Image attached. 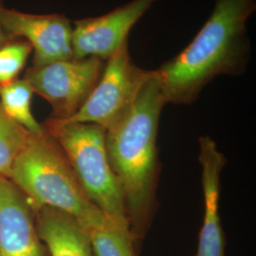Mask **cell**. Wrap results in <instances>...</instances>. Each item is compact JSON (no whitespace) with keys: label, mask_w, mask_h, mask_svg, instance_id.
<instances>
[{"label":"cell","mask_w":256,"mask_h":256,"mask_svg":"<svg viewBox=\"0 0 256 256\" xmlns=\"http://www.w3.org/2000/svg\"><path fill=\"white\" fill-rule=\"evenodd\" d=\"M0 24L7 36L22 37L34 50V66L74 58L72 25L63 14H32L0 6Z\"/></svg>","instance_id":"52a82bcc"},{"label":"cell","mask_w":256,"mask_h":256,"mask_svg":"<svg viewBox=\"0 0 256 256\" xmlns=\"http://www.w3.org/2000/svg\"><path fill=\"white\" fill-rule=\"evenodd\" d=\"M198 144L205 210L198 250L194 256H225L226 243L218 206L220 178L227 158L209 136H202L198 138Z\"/></svg>","instance_id":"30bf717a"},{"label":"cell","mask_w":256,"mask_h":256,"mask_svg":"<svg viewBox=\"0 0 256 256\" xmlns=\"http://www.w3.org/2000/svg\"><path fill=\"white\" fill-rule=\"evenodd\" d=\"M9 178L36 212L44 206L54 207L74 216L86 228L110 220L88 200L64 153L48 134L30 136Z\"/></svg>","instance_id":"3957f363"},{"label":"cell","mask_w":256,"mask_h":256,"mask_svg":"<svg viewBox=\"0 0 256 256\" xmlns=\"http://www.w3.org/2000/svg\"><path fill=\"white\" fill-rule=\"evenodd\" d=\"M6 34H5V32L3 30V28H2V26H1V24H0V46H3L4 44H5V41H6Z\"/></svg>","instance_id":"2e32d148"},{"label":"cell","mask_w":256,"mask_h":256,"mask_svg":"<svg viewBox=\"0 0 256 256\" xmlns=\"http://www.w3.org/2000/svg\"><path fill=\"white\" fill-rule=\"evenodd\" d=\"M95 256H140L129 229L108 221L106 224L86 228Z\"/></svg>","instance_id":"4fadbf2b"},{"label":"cell","mask_w":256,"mask_h":256,"mask_svg":"<svg viewBox=\"0 0 256 256\" xmlns=\"http://www.w3.org/2000/svg\"><path fill=\"white\" fill-rule=\"evenodd\" d=\"M146 74L133 62L126 40L106 60L100 81L81 110L64 122L95 124L106 130L116 126L132 108Z\"/></svg>","instance_id":"5b68a950"},{"label":"cell","mask_w":256,"mask_h":256,"mask_svg":"<svg viewBox=\"0 0 256 256\" xmlns=\"http://www.w3.org/2000/svg\"><path fill=\"white\" fill-rule=\"evenodd\" d=\"M165 104L156 70H147L132 108L106 135L108 164L124 194L129 232L138 254L158 207L162 164L156 142Z\"/></svg>","instance_id":"6da1fadb"},{"label":"cell","mask_w":256,"mask_h":256,"mask_svg":"<svg viewBox=\"0 0 256 256\" xmlns=\"http://www.w3.org/2000/svg\"><path fill=\"white\" fill-rule=\"evenodd\" d=\"M36 214L37 232L48 256H95L88 230L74 216L48 206Z\"/></svg>","instance_id":"8fae6325"},{"label":"cell","mask_w":256,"mask_h":256,"mask_svg":"<svg viewBox=\"0 0 256 256\" xmlns=\"http://www.w3.org/2000/svg\"><path fill=\"white\" fill-rule=\"evenodd\" d=\"M106 64V60L86 57L34 66L25 80L34 92L50 104L52 119L64 120L81 110L100 81Z\"/></svg>","instance_id":"8992f818"},{"label":"cell","mask_w":256,"mask_h":256,"mask_svg":"<svg viewBox=\"0 0 256 256\" xmlns=\"http://www.w3.org/2000/svg\"><path fill=\"white\" fill-rule=\"evenodd\" d=\"M30 134L4 113L0 106V176L10 178L12 164Z\"/></svg>","instance_id":"5bb4252c"},{"label":"cell","mask_w":256,"mask_h":256,"mask_svg":"<svg viewBox=\"0 0 256 256\" xmlns=\"http://www.w3.org/2000/svg\"><path fill=\"white\" fill-rule=\"evenodd\" d=\"M256 0H216L192 42L156 70L166 104H192L221 75L239 76L252 57L247 23Z\"/></svg>","instance_id":"7a4b0ae2"},{"label":"cell","mask_w":256,"mask_h":256,"mask_svg":"<svg viewBox=\"0 0 256 256\" xmlns=\"http://www.w3.org/2000/svg\"><path fill=\"white\" fill-rule=\"evenodd\" d=\"M34 93L25 79L0 86V106L10 119L30 135L42 136L45 134V129L40 126L32 112Z\"/></svg>","instance_id":"7c38bea8"},{"label":"cell","mask_w":256,"mask_h":256,"mask_svg":"<svg viewBox=\"0 0 256 256\" xmlns=\"http://www.w3.org/2000/svg\"><path fill=\"white\" fill-rule=\"evenodd\" d=\"M30 209L18 188L0 176V256H48Z\"/></svg>","instance_id":"9c48e42d"},{"label":"cell","mask_w":256,"mask_h":256,"mask_svg":"<svg viewBox=\"0 0 256 256\" xmlns=\"http://www.w3.org/2000/svg\"><path fill=\"white\" fill-rule=\"evenodd\" d=\"M32 50V46L25 40L0 46V86L16 80Z\"/></svg>","instance_id":"9a60e30c"},{"label":"cell","mask_w":256,"mask_h":256,"mask_svg":"<svg viewBox=\"0 0 256 256\" xmlns=\"http://www.w3.org/2000/svg\"><path fill=\"white\" fill-rule=\"evenodd\" d=\"M46 131L64 153L88 200L108 218L129 229L124 194L106 156V129L95 124L50 119Z\"/></svg>","instance_id":"277c9868"},{"label":"cell","mask_w":256,"mask_h":256,"mask_svg":"<svg viewBox=\"0 0 256 256\" xmlns=\"http://www.w3.org/2000/svg\"><path fill=\"white\" fill-rule=\"evenodd\" d=\"M158 0H132L101 16L81 19L72 26L74 58L108 60L126 40L133 26Z\"/></svg>","instance_id":"ba28073f"}]
</instances>
